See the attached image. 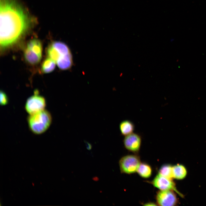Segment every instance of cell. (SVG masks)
Instances as JSON below:
<instances>
[{"mask_svg": "<svg viewBox=\"0 0 206 206\" xmlns=\"http://www.w3.org/2000/svg\"><path fill=\"white\" fill-rule=\"evenodd\" d=\"M151 184L155 187L161 190H171L174 191L181 196L183 195L176 189L175 184L169 179L158 173L153 180Z\"/></svg>", "mask_w": 206, "mask_h": 206, "instance_id": "5b68a950", "label": "cell"}, {"mask_svg": "<svg viewBox=\"0 0 206 206\" xmlns=\"http://www.w3.org/2000/svg\"><path fill=\"white\" fill-rule=\"evenodd\" d=\"M47 53L48 58L51 59L56 62L61 56L59 52L51 44L47 48Z\"/></svg>", "mask_w": 206, "mask_h": 206, "instance_id": "e0dca14e", "label": "cell"}, {"mask_svg": "<svg viewBox=\"0 0 206 206\" xmlns=\"http://www.w3.org/2000/svg\"><path fill=\"white\" fill-rule=\"evenodd\" d=\"M141 142V135L133 132L125 136L123 141L125 148L130 151L135 153L139 151Z\"/></svg>", "mask_w": 206, "mask_h": 206, "instance_id": "8992f818", "label": "cell"}, {"mask_svg": "<svg viewBox=\"0 0 206 206\" xmlns=\"http://www.w3.org/2000/svg\"><path fill=\"white\" fill-rule=\"evenodd\" d=\"M173 178L178 179L184 178L187 174V171L183 165H177L173 167Z\"/></svg>", "mask_w": 206, "mask_h": 206, "instance_id": "7c38bea8", "label": "cell"}, {"mask_svg": "<svg viewBox=\"0 0 206 206\" xmlns=\"http://www.w3.org/2000/svg\"><path fill=\"white\" fill-rule=\"evenodd\" d=\"M8 102V99L5 93L3 91H0V104L1 106L5 105Z\"/></svg>", "mask_w": 206, "mask_h": 206, "instance_id": "ac0fdd59", "label": "cell"}, {"mask_svg": "<svg viewBox=\"0 0 206 206\" xmlns=\"http://www.w3.org/2000/svg\"><path fill=\"white\" fill-rule=\"evenodd\" d=\"M56 62L49 58H47L42 63L41 71L44 73H48L52 72L55 68Z\"/></svg>", "mask_w": 206, "mask_h": 206, "instance_id": "5bb4252c", "label": "cell"}, {"mask_svg": "<svg viewBox=\"0 0 206 206\" xmlns=\"http://www.w3.org/2000/svg\"><path fill=\"white\" fill-rule=\"evenodd\" d=\"M35 91V94L28 98L26 101L25 108L29 115L35 114L45 109L46 101L44 98Z\"/></svg>", "mask_w": 206, "mask_h": 206, "instance_id": "277c9868", "label": "cell"}, {"mask_svg": "<svg viewBox=\"0 0 206 206\" xmlns=\"http://www.w3.org/2000/svg\"><path fill=\"white\" fill-rule=\"evenodd\" d=\"M139 157L134 155H129L122 157L119 161L122 173L131 174L137 172L140 164Z\"/></svg>", "mask_w": 206, "mask_h": 206, "instance_id": "3957f363", "label": "cell"}, {"mask_svg": "<svg viewBox=\"0 0 206 206\" xmlns=\"http://www.w3.org/2000/svg\"><path fill=\"white\" fill-rule=\"evenodd\" d=\"M24 56L26 60L32 65L38 64L40 61L42 57V56L33 53L26 48L24 52Z\"/></svg>", "mask_w": 206, "mask_h": 206, "instance_id": "8fae6325", "label": "cell"}, {"mask_svg": "<svg viewBox=\"0 0 206 206\" xmlns=\"http://www.w3.org/2000/svg\"><path fill=\"white\" fill-rule=\"evenodd\" d=\"M85 144L87 149L88 150H90L92 148L91 145L87 142H86Z\"/></svg>", "mask_w": 206, "mask_h": 206, "instance_id": "d6986e66", "label": "cell"}, {"mask_svg": "<svg viewBox=\"0 0 206 206\" xmlns=\"http://www.w3.org/2000/svg\"><path fill=\"white\" fill-rule=\"evenodd\" d=\"M119 129L121 135L125 136L133 132L135 125L131 121L124 120L120 123Z\"/></svg>", "mask_w": 206, "mask_h": 206, "instance_id": "9c48e42d", "label": "cell"}, {"mask_svg": "<svg viewBox=\"0 0 206 206\" xmlns=\"http://www.w3.org/2000/svg\"><path fill=\"white\" fill-rule=\"evenodd\" d=\"M59 68L62 70L70 68L72 64V60L71 53L61 56L56 62Z\"/></svg>", "mask_w": 206, "mask_h": 206, "instance_id": "ba28073f", "label": "cell"}, {"mask_svg": "<svg viewBox=\"0 0 206 206\" xmlns=\"http://www.w3.org/2000/svg\"><path fill=\"white\" fill-rule=\"evenodd\" d=\"M51 45L59 52L61 56L71 53L68 47L62 42L55 41L53 42Z\"/></svg>", "mask_w": 206, "mask_h": 206, "instance_id": "9a60e30c", "label": "cell"}, {"mask_svg": "<svg viewBox=\"0 0 206 206\" xmlns=\"http://www.w3.org/2000/svg\"><path fill=\"white\" fill-rule=\"evenodd\" d=\"M159 173L166 178L172 179L173 178V167L167 164L163 165L159 170Z\"/></svg>", "mask_w": 206, "mask_h": 206, "instance_id": "2e32d148", "label": "cell"}, {"mask_svg": "<svg viewBox=\"0 0 206 206\" xmlns=\"http://www.w3.org/2000/svg\"><path fill=\"white\" fill-rule=\"evenodd\" d=\"M137 172L142 177L147 178L151 176L152 170L151 167L148 164L145 163H141Z\"/></svg>", "mask_w": 206, "mask_h": 206, "instance_id": "4fadbf2b", "label": "cell"}, {"mask_svg": "<svg viewBox=\"0 0 206 206\" xmlns=\"http://www.w3.org/2000/svg\"><path fill=\"white\" fill-rule=\"evenodd\" d=\"M26 48L32 52L42 56V46L41 41L38 39H33L29 41Z\"/></svg>", "mask_w": 206, "mask_h": 206, "instance_id": "30bf717a", "label": "cell"}, {"mask_svg": "<svg viewBox=\"0 0 206 206\" xmlns=\"http://www.w3.org/2000/svg\"><path fill=\"white\" fill-rule=\"evenodd\" d=\"M30 130L34 134H40L49 128L52 122L50 113L45 109L31 114L27 118Z\"/></svg>", "mask_w": 206, "mask_h": 206, "instance_id": "7a4b0ae2", "label": "cell"}, {"mask_svg": "<svg viewBox=\"0 0 206 206\" xmlns=\"http://www.w3.org/2000/svg\"><path fill=\"white\" fill-rule=\"evenodd\" d=\"M0 46L15 43L33 26L35 20L19 0H0Z\"/></svg>", "mask_w": 206, "mask_h": 206, "instance_id": "6da1fadb", "label": "cell"}, {"mask_svg": "<svg viewBox=\"0 0 206 206\" xmlns=\"http://www.w3.org/2000/svg\"><path fill=\"white\" fill-rule=\"evenodd\" d=\"M147 205V206H153V205H156L153 203L152 202H150L148 203H146L145 205Z\"/></svg>", "mask_w": 206, "mask_h": 206, "instance_id": "ffe728a7", "label": "cell"}, {"mask_svg": "<svg viewBox=\"0 0 206 206\" xmlns=\"http://www.w3.org/2000/svg\"><path fill=\"white\" fill-rule=\"evenodd\" d=\"M156 200L161 206H174L177 202L176 195L173 190H160L157 193Z\"/></svg>", "mask_w": 206, "mask_h": 206, "instance_id": "52a82bcc", "label": "cell"}]
</instances>
